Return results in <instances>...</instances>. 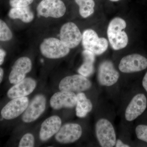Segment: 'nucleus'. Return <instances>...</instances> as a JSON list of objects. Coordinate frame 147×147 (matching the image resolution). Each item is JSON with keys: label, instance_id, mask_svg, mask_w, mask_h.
Masks as SVG:
<instances>
[{"label": "nucleus", "instance_id": "obj_9", "mask_svg": "<svg viewBox=\"0 0 147 147\" xmlns=\"http://www.w3.org/2000/svg\"><path fill=\"white\" fill-rule=\"evenodd\" d=\"M46 100L44 96H36L24 111L22 119L25 123H31L36 120L43 113L46 108Z\"/></svg>", "mask_w": 147, "mask_h": 147}, {"label": "nucleus", "instance_id": "obj_6", "mask_svg": "<svg viewBox=\"0 0 147 147\" xmlns=\"http://www.w3.org/2000/svg\"><path fill=\"white\" fill-rule=\"evenodd\" d=\"M91 82L81 74L66 76L61 81L59 88L61 91L81 92L90 88Z\"/></svg>", "mask_w": 147, "mask_h": 147}, {"label": "nucleus", "instance_id": "obj_22", "mask_svg": "<svg viewBox=\"0 0 147 147\" xmlns=\"http://www.w3.org/2000/svg\"><path fill=\"white\" fill-rule=\"evenodd\" d=\"M13 38V34L6 23L0 19V41L7 42Z\"/></svg>", "mask_w": 147, "mask_h": 147}, {"label": "nucleus", "instance_id": "obj_2", "mask_svg": "<svg viewBox=\"0 0 147 147\" xmlns=\"http://www.w3.org/2000/svg\"><path fill=\"white\" fill-rule=\"evenodd\" d=\"M40 49L43 56L50 59L64 57L70 52V49L60 39L54 37L44 39L40 44Z\"/></svg>", "mask_w": 147, "mask_h": 147}, {"label": "nucleus", "instance_id": "obj_29", "mask_svg": "<svg viewBox=\"0 0 147 147\" xmlns=\"http://www.w3.org/2000/svg\"><path fill=\"white\" fill-rule=\"evenodd\" d=\"M4 75L3 69L0 67V84L2 82Z\"/></svg>", "mask_w": 147, "mask_h": 147}, {"label": "nucleus", "instance_id": "obj_3", "mask_svg": "<svg viewBox=\"0 0 147 147\" xmlns=\"http://www.w3.org/2000/svg\"><path fill=\"white\" fill-rule=\"evenodd\" d=\"M82 43L85 50L90 51L95 55L103 54L108 47L107 39L99 37L96 32L90 29L85 30L82 34Z\"/></svg>", "mask_w": 147, "mask_h": 147}, {"label": "nucleus", "instance_id": "obj_11", "mask_svg": "<svg viewBox=\"0 0 147 147\" xmlns=\"http://www.w3.org/2000/svg\"><path fill=\"white\" fill-rule=\"evenodd\" d=\"M28 105V98L26 96L13 98L3 108L1 115L5 119H13L24 113Z\"/></svg>", "mask_w": 147, "mask_h": 147}, {"label": "nucleus", "instance_id": "obj_16", "mask_svg": "<svg viewBox=\"0 0 147 147\" xmlns=\"http://www.w3.org/2000/svg\"><path fill=\"white\" fill-rule=\"evenodd\" d=\"M36 82L31 78H25L9 89L7 93L11 99L25 97L30 94L36 87Z\"/></svg>", "mask_w": 147, "mask_h": 147}, {"label": "nucleus", "instance_id": "obj_25", "mask_svg": "<svg viewBox=\"0 0 147 147\" xmlns=\"http://www.w3.org/2000/svg\"><path fill=\"white\" fill-rule=\"evenodd\" d=\"M34 0H9V3L11 7H20L29 6Z\"/></svg>", "mask_w": 147, "mask_h": 147}, {"label": "nucleus", "instance_id": "obj_27", "mask_svg": "<svg viewBox=\"0 0 147 147\" xmlns=\"http://www.w3.org/2000/svg\"><path fill=\"white\" fill-rule=\"evenodd\" d=\"M115 146L116 147H129V146L128 145L125 144L123 142H122L120 139L116 141Z\"/></svg>", "mask_w": 147, "mask_h": 147}, {"label": "nucleus", "instance_id": "obj_30", "mask_svg": "<svg viewBox=\"0 0 147 147\" xmlns=\"http://www.w3.org/2000/svg\"><path fill=\"white\" fill-rule=\"evenodd\" d=\"M110 1L112 2H117L119 1L120 0H110Z\"/></svg>", "mask_w": 147, "mask_h": 147}, {"label": "nucleus", "instance_id": "obj_7", "mask_svg": "<svg viewBox=\"0 0 147 147\" xmlns=\"http://www.w3.org/2000/svg\"><path fill=\"white\" fill-rule=\"evenodd\" d=\"M62 42L69 49L75 48L82 41V34L76 24L68 22L63 25L60 32Z\"/></svg>", "mask_w": 147, "mask_h": 147}, {"label": "nucleus", "instance_id": "obj_14", "mask_svg": "<svg viewBox=\"0 0 147 147\" xmlns=\"http://www.w3.org/2000/svg\"><path fill=\"white\" fill-rule=\"evenodd\" d=\"M147 100L143 94H138L131 99L125 112V118L129 121H134L144 112L146 108Z\"/></svg>", "mask_w": 147, "mask_h": 147}, {"label": "nucleus", "instance_id": "obj_12", "mask_svg": "<svg viewBox=\"0 0 147 147\" xmlns=\"http://www.w3.org/2000/svg\"><path fill=\"white\" fill-rule=\"evenodd\" d=\"M82 134V128L79 124L67 123L61 127L55 138L57 142L61 144H69L76 142Z\"/></svg>", "mask_w": 147, "mask_h": 147}, {"label": "nucleus", "instance_id": "obj_5", "mask_svg": "<svg viewBox=\"0 0 147 147\" xmlns=\"http://www.w3.org/2000/svg\"><path fill=\"white\" fill-rule=\"evenodd\" d=\"M66 11L65 5L61 0H42L37 7L38 14L45 18H61Z\"/></svg>", "mask_w": 147, "mask_h": 147}, {"label": "nucleus", "instance_id": "obj_4", "mask_svg": "<svg viewBox=\"0 0 147 147\" xmlns=\"http://www.w3.org/2000/svg\"><path fill=\"white\" fill-rule=\"evenodd\" d=\"M96 134L101 146L113 147L115 145L116 136L115 129L110 121L101 119L96 124Z\"/></svg>", "mask_w": 147, "mask_h": 147}, {"label": "nucleus", "instance_id": "obj_10", "mask_svg": "<svg viewBox=\"0 0 147 147\" xmlns=\"http://www.w3.org/2000/svg\"><path fill=\"white\" fill-rule=\"evenodd\" d=\"M119 74L116 70L112 62L105 61L99 65L98 79L100 85L106 86H113L117 82Z\"/></svg>", "mask_w": 147, "mask_h": 147}, {"label": "nucleus", "instance_id": "obj_19", "mask_svg": "<svg viewBox=\"0 0 147 147\" xmlns=\"http://www.w3.org/2000/svg\"><path fill=\"white\" fill-rule=\"evenodd\" d=\"M82 55L84 62L78 69V72L82 76L88 77L94 71V63L95 61V55L90 51L85 50L82 52Z\"/></svg>", "mask_w": 147, "mask_h": 147}, {"label": "nucleus", "instance_id": "obj_24", "mask_svg": "<svg viewBox=\"0 0 147 147\" xmlns=\"http://www.w3.org/2000/svg\"><path fill=\"white\" fill-rule=\"evenodd\" d=\"M135 132L138 139L147 143V125H138L135 129Z\"/></svg>", "mask_w": 147, "mask_h": 147}, {"label": "nucleus", "instance_id": "obj_26", "mask_svg": "<svg viewBox=\"0 0 147 147\" xmlns=\"http://www.w3.org/2000/svg\"><path fill=\"white\" fill-rule=\"evenodd\" d=\"M6 55V53L5 51L1 48H0V65L3 63Z\"/></svg>", "mask_w": 147, "mask_h": 147}, {"label": "nucleus", "instance_id": "obj_17", "mask_svg": "<svg viewBox=\"0 0 147 147\" xmlns=\"http://www.w3.org/2000/svg\"><path fill=\"white\" fill-rule=\"evenodd\" d=\"M61 120L57 116H51L46 119L41 124L40 131V139L42 142L49 140L57 134L61 126Z\"/></svg>", "mask_w": 147, "mask_h": 147}, {"label": "nucleus", "instance_id": "obj_15", "mask_svg": "<svg viewBox=\"0 0 147 147\" xmlns=\"http://www.w3.org/2000/svg\"><path fill=\"white\" fill-rule=\"evenodd\" d=\"M77 98L73 92L61 91L55 93L51 97L50 104L55 110L72 108L76 106Z\"/></svg>", "mask_w": 147, "mask_h": 147}, {"label": "nucleus", "instance_id": "obj_20", "mask_svg": "<svg viewBox=\"0 0 147 147\" xmlns=\"http://www.w3.org/2000/svg\"><path fill=\"white\" fill-rule=\"evenodd\" d=\"M76 115L79 117H84L92 110V104L85 94L82 92L76 95Z\"/></svg>", "mask_w": 147, "mask_h": 147}, {"label": "nucleus", "instance_id": "obj_21", "mask_svg": "<svg viewBox=\"0 0 147 147\" xmlns=\"http://www.w3.org/2000/svg\"><path fill=\"white\" fill-rule=\"evenodd\" d=\"M79 6L80 15L83 18L89 17L94 11L95 4L94 0H74Z\"/></svg>", "mask_w": 147, "mask_h": 147}, {"label": "nucleus", "instance_id": "obj_1", "mask_svg": "<svg viewBox=\"0 0 147 147\" xmlns=\"http://www.w3.org/2000/svg\"><path fill=\"white\" fill-rule=\"evenodd\" d=\"M126 26V21L120 17H115L110 21L107 35L110 45L114 50L123 49L128 44V36L124 31Z\"/></svg>", "mask_w": 147, "mask_h": 147}, {"label": "nucleus", "instance_id": "obj_28", "mask_svg": "<svg viewBox=\"0 0 147 147\" xmlns=\"http://www.w3.org/2000/svg\"><path fill=\"white\" fill-rule=\"evenodd\" d=\"M142 85H143L144 88L147 92V72L143 78V81H142Z\"/></svg>", "mask_w": 147, "mask_h": 147}, {"label": "nucleus", "instance_id": "obj_13", "mask_svg": "<svg viewBox=\"0 0 147 147\" xmlns=\"http://www.w3.org/2000/svg\"><path fill=\"white\" fill-rule=\"evenodd\" d=\"M31 61L27 57L19 58L15 61L11 71L9 80L11 84H17L25 79L26 75L31 70Z\"/></svg>", "mask_w": 147, "mask_h": 147}, {"label": "nucleus", "instance_id": "obj_18", "mask_svg": "<svg viewBox=\"0 0 147 147\" xmlns=\"http://www.w3.org/2000/svg\"><path fill=\"white\" fill-rule=\"evenodd\" d=\"M8 16L12 19H20L25 23L32 22L34 18V14L29 6L12 7L9 11Z\"/></svg>", "mask_w": 147, "mask_h": 147}, {"label": "nucleus", "instance_id": "obj_23", "mask_svg": "<svg viewBox=\"0 0 147 147\" xmlns=\"http://www.w3.org/2000/svg\"><path fill=\"white\" fill-rule=\"evenodd\" d=\"M34 144V138L33 135L30 133H27L22 137L18 147H32Z\"/></svg>", "mask_w": 147, "mask_h": 147}, {"label": "nucleus", "instance_id": "obj_8", "mask_svg": "<svg viewBox=\"0 0 147 147\" xmlns=\"http://www.w3.org/2000/svg\"><path fill=\"white\" fill-rule=\"evenodd\" d=\"M147 67V59L142 55L133 54L121 59L119 68L121 72L133 73L144 70Z\"/></svg>", "mask_w": 147, "mask_h": 147}]
</instances>
